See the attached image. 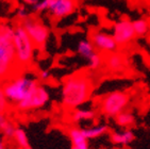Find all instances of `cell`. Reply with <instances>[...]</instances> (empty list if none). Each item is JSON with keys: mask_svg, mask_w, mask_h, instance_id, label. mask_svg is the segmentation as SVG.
Segmentation results:
<instances>
[{"mask_svg": "<svg viewBox=\"0 0 150 149\" xmlns=\"http://www.w3.org/2000/svg\"><path fill=\"white\" fill-rule=\"evenodd\" d=\"M38 78H40V80L47 81L50 78V72L49 70H47V69H43V70H40V74H38Z\"/></svg>", "mask_w": 150, "mask_h": 149, "instance_id": "obj_26", "label": "cell"}, {"mask_svg": "<svg viewBox=\"0 0 150 149\" xmlns=\"http://www.w3.org/2000/svg\"><path fill=\"white\" fill-rule=\"evenodd\" d=\"M11 121H9V117L6 116V113H0V133L6 129V126L9 125Z\"/></svg>", "mask_w": 150, "mask_h": 149, "instance_id": "obj_25", "label": "cell"}, {"mask_svg": "<svg viewBox=\"0 0 150 149\" xmlns=\"http://www.w3.org/2000/svg\"><path fill=\"white\" fill-rule=\"evenodd\" d=\"M15 130H16V127L13 125L12 123H10L8 126H6V128L4 130H3L0 134L2 135L3 138H6V140H11V138H14V134H15Z\"/></svg>", "mask_w": 150, "mask_h": 149, "instance_id": "obj_22", "label": "cell"}, {"mask_svg": "<svg viewBox=\"0 0 150 149\" xmlns=\"http://www.w3.org/2000/svg\"><path fill=\"white\" fill-rule=\"evenodd\" d=\"M21 149H32V148H31V147L29 146V147H26V148H21Z\"/></svg>", "mask_w": 150, "mask_h": 149, "instance_id": "obj_29", "label": "cell"}, {"mask_svg": "<svg viewBox=\"0 0 150 149\" xmlns=\"http://www.w3.org/2000/svg\"><path fill=\"white\" fill-rule=\"evenodd\" d=\"M102 63H103V57H102V55H99V52H96L90 60H87V66L92 70H96V69L100 68Z\"/></svg>", "mask_w": 150, "mask_h": 149, "instance_id": "obj_20", "label": "cell"}, {"mask_svg": "<svg viewBox=\"0 0 150 149\" xmlns=\"http://www.w3.org/2000/svg\"><path fill=\"white\" fill-rule=\"evenodd\" d=\"M104 63H105V66H107L108 69H110L111 72H120L121 69L125 67L126 61H125L124 55L115 51L113 52V53L105 55Z\"/></svg>", "mask_w": 150, "mask_h": 149, "instance_id": "obj_13", "label": "cell"}, {"mask_svg": "<svg viewBox=\"0 0 150 149\" xmlns=\"http://www.w3.org/2000/svg\"><path fill=\"white\" fill-rule=\"evenodd\" d=\"M96 116V112L91 109H76L71 111L70 119L72 123H79L81 121H93Z\"/></svg>", "mask_w": 150, "mask_h": 149, "instance_id": "obj_14", "label": "cell"}, {"mask_svg": "<svg viewBox=\"0 0 150 149\" xmlns=\"http://www.w3.org/2000/svg\"><path fill=\"white\" fill-rule=\"evenodd\" d=\"M0 149H8L6 143V138H3L1 134H0Z\"/></svg>", "mask_w": 150, "mask_h": 149, "instance_id": "obj_27", "label": "cell"}, {"mask_svg": "<svg viewBox=\"0 0 150 149\" xmlns=\"http://www.w3.org/2000/svg\"><path fill=\"white\" fill-rule=\"evenodd\" d=\"M14 27L0 23V82H6L20 74L13 45Z\"/></svg>", "mask_w": 150, "mask_h": 149, "instance_id": "obj_2", "label": "cell"}, {"mask_svg": "<svg viewBox=\"0 0 150 149\" xmlns=\"http://www.w3.org/2000/svg\"><path fill=\"white\" fill-rule=\"evenodd\" d=\"M16 15H17V18L20 20V23L26 20L27 18H29V12L27 10V8H25L23 6H20L17 9V12H16Z\"/></svg>", "mask_w": 150, "mask_h": 149, "instance_id": "obj_24", "label": "cell"}, {"mask_svg": "<svg viewBox=\"0 0 150 149\" xmlns=\"http://www.w3.org/2000/svg\"><path fill=\"white\" fill-rule=\"evenodd\" d=\"M70 142H71L72 148L75 149H90L88 146V140L85 138L83 132L80 128L77 127H70L68 129Z\"/></svg>", "mask_w": 150, "mask_h": 149, "instance_id": "obj_11", "label": "cell"}, {"mask_svg": "<svg viewBox=\"0 0 150 149\" xmlns=\"http://www.w3.org/2000/svg\"><path fill=\"white\" fill-rule=\"evenodd\" d=\"M77 8L76 0H50L48 13L53 18L61 19L74 13Z\"/></svg>", "mask_w": 150, "mask_h": 149, "instance_id": "obj_10", "label": "cell"}, {"mask_svg": "<svg viewBox=\"0 0 150 149\" xmlns=\"http://www.w3.org/2000/svg\"><path fill=\"white\" fill-rule=\"evenodd\" d=\"M20 23L33 42L34 46L38 49L44 48L49 38V29L40 20L32 17L27 18L26 20L21 21Z\"/></svg>", "mask_w": 150, "mask_h": 149, "instance_id": "obj_6", "label": "cell"}, {"mask_svg": "<svg viewBox=\"0 0 150 149\" xmlns=\"http://www.w3.org/2000/svg\"><path fill=\"white\" fill-rule=\"evenodd\" d=\"M82 132L85 135L87 140H92V138H97L104 133L108 132V126L107 125H94V126L87 127V128H82Z\"/></svg>", "mask_w": 150, "mask_h": 149, "instance_id": "obj_16", "label": "cell"}, {"mask_svg": "<svg viewBox=\"0 0 150 149\" xmlns=\"http://www.w3.org/2000/svg\"><path fill=\"white\" fill-rule=\"evenodd\" d=\"M135 138V135L130 129H124L111 133V140L117 146H127Z\"/></svg>", "mask_w": 150, "mask_h": 149, "instance_id": "obj_12", "label": "cell"}, {"mask_svg": "<svg viewBox=\"0 0 150 149\" xmlns=\"http://www.w3.org/2000/svg\"><path fill=\"white\" fill-rule=\"evenodd\" d=\"M10 104L11 103L9 102V100L6 99V97L0 89V113H6V111L10 108Z\"/></svg>", "mask_w": 150, "mask_h": 149, "instance_id": "obj_23", "label": "cell"}, {"mask_svg": "<svg viewBox=\"0 0 150 149\" xmlns=\"http://www.w3.org/2000/svg\"><path fill=\"white\" fill-rule=\"evenodd\" d=\"M90 40L92 42L96 51L105 53V55L113 53L118 48V46H117V44L114 40L112 35L107 33V32L101 31V30L93 32L91 34Z\"/></svg>", "mask_w": 150, "mask_h": 149, "instance_id": "obj_9", "label": "cell"}, {"mask_svg": "<svg viewBox=\"0 0 150 149\" xmlns=\"http://www.w3.org/2000/svg\"><path fill=\"white\" fill-rule=\"evenodd\" d=\"M38 85V79L33 74L20 72L10 80L3 82L0 89L9 102L16 106L26 100Z\"/></svg>", "mask_w": 150, "mask_h": 149, "instance_id": "obj_3", "label": "cell"}, {"mask_svg": "<svg viewBox=\"0 0 150 149\" xmlns=\"http://www.w3.org/2000/svg\"><path fill=\"white\" fill-rule=\"evenodd\" d=\"M130 102V95L122 91H114L108 93L101 98L99 108L102 114L115 118L119 113L126 111Z\"/></svg>", "mask_w": 150, "mask_h": 149, "instance_id": "obj_5", "label": "cell"}, {"mask_svg": "<svg viewBox=\"0 0 150 149\" xmlns=\"http://www.w3.org/2000/svg\"><path fill=\"white\" fill-rule=\"evenodd\" d=\"M50 99L49 92L43 85H38L35 91L27 98L26 100L20 102L16 106L17 110L19 111H32V110L42 109L48 103Z\"/></svg>", "mask_w": 150, "mask_h": 149, "instance_id": "obj_8", "label": "cell"}, {"mask_svg": "<svg viewBox=\"0 0 150 149\" xmlns=\"http://www.w3.org/2000/svg\"><path fill=\"white\" fill-rule=\"evenodd\" d=\"M77 52H78V55L81 57H83L84 60L87 61L90 60L97 51H96L94 46H93L92 42L90 40L84 38V40H79L78 45H77Z\"/></svg>", "mask_w": 150, "mask_h": 149, "instance_id": "obj_15", "label": "cell"}, {"mask_svg": "<svg viewBox=\"0 0 150 149\" xmlns=\"http://www.w3.org/2000/svg\"><path fill=\"white\" fill-rule=\"evenodd\" d=\"M50 6V0H40V2H38L33 6V10L36 13H43V12H48Z\"/></svg>", "mask_w": 150, "mask_h": 149, "instance_id": "obj_21", "label": "cell"}, {"mask_svg": "<svg viewBox=\"0 0 150 149\" xmlns=\"http://www.w3.org/2000/svg\"><path fill=\"white\" fill-rule=\"evenodd\" d=\"M135 121V117L134 115L129 111H124L119 113L117 116L115 117V123L117 126L125 128V129H129L131 126L134 125Z\"/></svg>", "mask_w": 150, "mask_h": 149, "instance_id": "obj_17", "label": "cell"}, {"mask_svg": "<svg viewBox=\"0 0 150 149\" xmlns=\"http://www.w3.org/2000/svg\"><path fill=\"white\" fill-rule=\"evenodd\" d=\"M71 149H75V148H71Z\"/></svg>", "mask_w": 150, "mask_h": 149, "instance_id": "obj_30", "label": "cell"}, {"mask_svg": "<svg viewBox=\"0 0 150 149\" xmlns=\"http://www.w3.org/2000/svg\"><path fill=\"white\" fill-rule=\"evenodd\" d=\"M23 1L26 4H28V6H34L36 3L40 2V0H23Z\"/></svg>", "mask_w": 150, "mask_h": 149, "instance_id": "obj_28", "label": "cell"}, {"mask_svg": "<svg viewBox=\"0 0 150 149\" xmlns=\"http://www.w3.org/2000/svg\"><path fill=\"white\" fill-rule=\"evenodd\" d=\"M93 93V82L87 74L77 72L67 77L61 91V100L64 108L68 110L79 109L86 103Z\"/></svg>", "mask_w": 150, "mask_h": 149, "instance_id": "obj_1", "label": "cell"}, {"mask_svg": "<svg viewBox=\"0 0 150 149\" xmlns=\"http://www.w3.org/2000/svg\"><path fill=\"white\" fill-rule=\"evenodd\" d=\"M13 140L16 142V144L20 147V149L29 147V138H28L26 131L23 128H16Z\"/></svg>", "mask_w": 150, "mask_h": 149, "instance_id": "obj_19", "label": "cell"}, {"mask_svg": "<svg viewBox=\"0 0 150 149\" xmlns=\"http://www.w3.org/2000/svg\"><path fill=\"white\" fill-rule=\"evenodd\" d=\"M13 45L16 55V61L21 72L30 67L33 63L35 55V49L33 42L27 34L26 30L21 26V23H17L14 26V35H13Z\"/></svg>", "mask_w": 150, "mask_h": 149, "instance_id": "obj_4", "label": "cell"}, {"mask_svg": "<svg viewBox=\"0 0 150 149\" xmlns=\"http://www.w3.org/2000/svg\"><path fill=\"white\" fill-rule=\"evenodd\" d=\"M135 36H145L150 31V23L145 18H139L132 21Z\"/></svg>", "mask_w": 150, "mask_h": 149, "instance_id": "obj_18", "label": "cell"}, {"mask_svg": "<svg viewBox=\"0 0 150 149\" xmlns=\"http://www.w3.org/2000/svg\"><path fill=\"white\" fill-rule=\"evenodd\" d=\"M118 47L129 45L135 37L132 21L129 19H120L116 21L112 27V34Z\"/></svg>", "mask_w": 150, "mask_h": 149, "instance_id": "obj_7", "label": "cell"}]
</instances>
